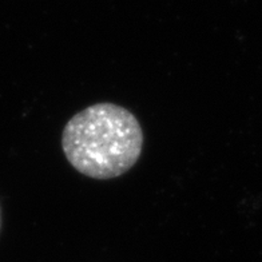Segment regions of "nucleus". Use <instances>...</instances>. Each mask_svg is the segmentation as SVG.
Masks as SVG:
<instances>
[{
    "label": "nucleus",
    "instance_id": "1",
    "mask_svg": "<svg viewBox=\"0 0 262 262\" xmlns=\"http://www.w3.org/2000/svg\"><path fill=\"white\" fill-rule=\"evenodd\" d=\"M62 147L67 161L83 176L111 180L137 163L143 147V133L127 108L97 103L67 122Z\"/></svg>",
    "mask_w": 262,
    "mask_h": 262
},
{
    "label": "nucleus",
    "instance_id": "2",
    "mask_svg": "<svg viewBox=\"0 0 262 262\" xmlns=\"http://www.w3.org/2000/svg\"><path fill=\"white\" fill-rule=\"evenodd\" d=\"M0 225H2V214H0Z\"/></svg>",
    "mask_w": 262,
    "mask_h": 262
}]
</instances>
